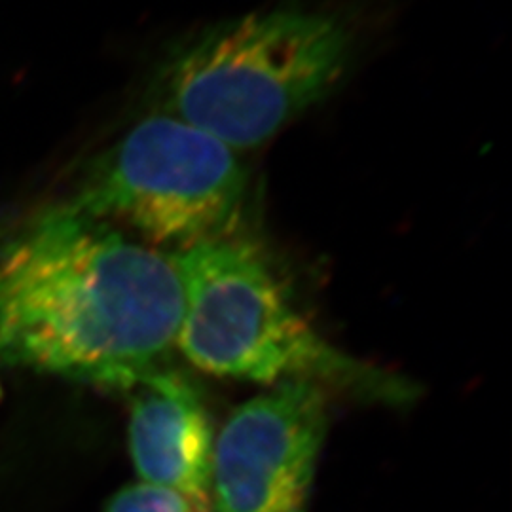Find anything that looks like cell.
<instances>
[{"instance_id": "obj_7", "label": "cell", "mask_w": 512, "mask_h": 512, "mask_svg": "<svg viewBox=\"0 0 512 512\" xmlns=\"http://www.w3.org/2000/svg\"><path fill=\"white\" fill-rule=\"evenodd\" d=\"M105 512H202L184 495L162 486L137 482L110 497Z\"/></svg>"}, {"instance_id": "obj_6", "label": "cell", "mask_w": 512, "mask_h": 512, "mask_svg": "<svg viewBox=\"0 0 512 512\" xmlns=\"http://www.w3.org/2000/svg\"><path fill=\"white\" fill-rule=\"evenodd\" d=\"M129 414V454L141 482L184 495L211 512L215 431L202 395L173 368L135 389Z\"/></svg>"}, {"instance_id": "obj_4", "label": "cell", "mask_w": 512, "mask_h": 512, "mask_svg": "<svg viewBox=\"0 0 512 512\" xmlns=\"http://www.w3.org/2000/svg\"><path fill=\"white\" fill-rule=\"evenodd\" d=\"M238 150L154 110L112 143L73 203L80 213L126 226L150 247L183 251L239 234L251 177Z\"/></svg>"}, {"instance_id": "obj_1", "label": "cell", "mask_w": 512, "mask_h": 512, "mask_svg": "<svg viewBox=\"0 0 512 512\" xmlns=\"http://www.w3.org/2000/svg\"><path fill=\"white\" fill-rule=\"evenodd\" d=\"M181 317L171 255L73 205L0 247L2 365L137 389L171 368Z\"/></svg>"}, {"instance_id": "obj_3", "label": "cell", "mask_w": 512, "mask_h": 512, "mask_svg": "<svg viewBox=\"0 0 512 512\" xmlns=\"http://www.w3.org/2000/svg\"><path fill=\"white\" fill-rule=\"evenodd\" d=\"M183 287L177 349L219 378L310 382L361 399L406 403L412 385L334 348L296 308L255 241L241 234L169 253Z\"/></svg>"}, {"instance_id": "obj_8", "label": "cell", "mask_w": 512, "mask_h": 512, "mask_svg": "<svg viewBox=\"0 0 512 512\" xmlns=\"http://www.w3.org/2000/svg\"><path fill=\"white\" fill-rule=\"evenodd\" d=\"M0 366H2V359H0Z\"/></svg>"}, {"instance_id": "obj_5", "label": "cell", "mask_w": 512, "mask_h": 512, "mask_svg": "<svg viewBox=\"0 0 512 512\" xmlns=\"http://www.w3.org/2000/svg\"><path fill=\"white\" fill-rule=\"evenodd\" d=\"M327 427V389L310 382L241 404L215 435L211 512H310Z\"/></svg>"}, {"instance_id": "obj_2", "label": "cell", "mask_w": 512, "mask_h": 512, "mask_svg": "<svg viewBox=\"0 0 512 512\" xmlns=\"http://www.w3.org/2000/svg\"><path fill=\"white\" fill-rule=\"evenodd\" d=\"M355 54L348 19L279 6L207 27L165 57L162 112L238 152L260 147L321 103Z\"/></svg>"}]
</instances>
